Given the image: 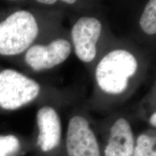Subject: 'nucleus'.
I'll return each mask as SVG.
<instances>
[{"mask_svg": "<svg viewBox=\"0 0 156 156\" xmlns=\"http://www.w3.org/2000/svg\"><path fill=\"white\" fill-rule=\"evenodd\" d=\"M137 67V60L129 51L124 49L112 51L103 56L95 69L98 85L109 94L122 93Z\"/></svg>", "mask_w": 156, "mask_h": 156, "instance_id": "obj_1", "label": "nucleus"}, {"mask_svg": "<svg viewBox=\"0 0 156 156\" xmlns=\"http://www.w3.org/2000/svg\"><path fill=\"white\" fill-rule=\"evenodd\" d=\"M34 15L26 10L11 14L0 23V54L14 56L30 47L38 35Z\"/></svg>", "mask_w": 156, "mask_h": 156, "instance_id": "obj_2", "label": "nucleus"}, {"mask_svg": "<svg viewBox=\"0 0 156 156\" xmlns=\"http://www.w3.org/2000/svg\"><path fill=\"white\" fill-rule=\"evenodd\" d=\"M40 93L39 84L14 69L0 72V107L15 110L36 99Z\"/></svg>", "mask_w": 156, "mask_h": 156, "instance_id": "obj_3", "label": "nucleus"}, {"mask_svg": "<svg viewBox=\"0 0 156 156\" xmlns=\"http://www.w3.org/2000/svg\"><path fill=\"white\" fill-rule=\"evenodd\" d=\"M66 156H103L97 136L85 117L76 115L68 123Z\"/></svg>", "mask_w": 156, "mask_h": 156, "instance_id": "obj_4", "label": "nucleus"}, {"mask_svg": "<svg viewBox=\"0 0 156 156\" xmlns=\"http://www.w3.org/2000/svg\"><path fill=\"white\" fill-rule=\"evenodd\" d=\"M101 31L100 20L93 17H80L73 25L72 39L76 56L80 61L88 63L94 59Z\"/></svg>", "mask_w": 156, "mask_h": 156, "instance_id": "obj_5", "label": "nucleus"}, {"mask_svg": "<svg viewBox=\"0 0 156 156\" xmlns=\"http://www.w3.org/2000/svg\"><path fill=\"white\" fill-rule=\"evenodd\" d=\"M71 51V44L68 41L58 38L47 46H31L25 54V60L34 71L40 72L63 63L69 56Z\"/></svg>", "mask_w": 156, "mask_h": 156, "instance_id": "obj_6", "label": "nucleus"}, {"mask_svg": "<svg viewBox=\"0 0 156 156\" xmlns=\"http://www.w3.org/2000/svg\"><path fill=\"white\" fill-rule=\"evenodd\" d=\"M38 134L36 145L43 153L48 154L57 149L62 141V122L54 108L44 106L36 116Z\"/></svg>", "mask_w": 156, "mask_h": 156, "instance_id": "obj_7", "label": "nucleus"}, {"mask_svg": "<svg viewBox=\"0 0 156 156\" xmlns=\"http://www.w3.org/2000/svg\"><path fill=\"white\" fill-rule=\"evenodd\" d=\"M133 130L126 119L119 118L110 126L103 156H132L135 145Z\"/></svg>", "mask_w": 156, "mask_h": 156, "instance_id": "obj_8", "label": "nucleus"}, {"mask_svg": "<svg viewBox=\"0 0 156 156\" xmlns=\"http://www.w3.org/2000/svg\"><path fill=\"white\" fill-rule=\"evenodd\" d=\"M132 156H156V137L155 134H140L135 140Z\"/></svg>", "mask_w": 156, "mask_h": 156, "instance_id": "obj_9", "label": "nucleus"}, {"mask_svg": "<svg viewBox=\"0 0 156 156\" xmlns=\"http://www.w3.org/2000/svg\"><path fill=\"white\" fill-rule=\"evenodd\" d=\"M140 25L146 34H156V1L151 0L146 4L140 20Z\"/></svg>", "mask_w": 156, "mask_h": 156, "instance_id": "obj_10", "label": "nucleus"}, {"mask_svg": "<svg viewBox=\"0 0 156 156\" xmlns=\"http://www.w3.org/2000/svg\"><path fill=\"white\" fill-rule=\"evenodd\" d=\"M20 150V141L16 136L0 135V156H17Z\"/></svg>", "mask_w": 156, "mask_h": 156, "instance_id": "obj_11", "label": "nucleus"}, {"mask_svg": "<svg viewBox=\"0 0 156 156\" xmlns=\"http://www.w3.org/2000/svg\"><path fill=\"white\" fill-rule=\"evenodd\" d=\"M150 124L152 126L155 127L156 126V113L154 112L153 114L151 115V118H150Z\"/></svg>", "mask_w": 156, "mask_h": 156, "instance_id": "obj_12", "label": "nucleus"}, {"mask_svg": "<svg viewBox=\"0 0 156 156\" xmlns=\"http://www.w3.org/2000/svg\"><path fill=\"white\" fill-rule=\"evenodd\" d=\"M38 3H41V4H45V5H54L56 2V1L55 0H42V1H38Z\"/></svg>", "mask_w": 156, "mask_h": 156, "instance_id": "obj_13", "label": "nucleus"}, {"mask_svg": "<svg viewBox=\"0 0 156 156\" xmlns=\"http://www.w3.org/2000/svg\"><path fill=\"white\" fill-rule=\"evenodd\" d=\"M62 2L64 3H66V4H70V5H72V4H74L75 2V1H74V0H73V1H69V0H65V1H62Z\"/></svg>", "mask_w": 156, "mask_h": 156, "instance_id": "obj_14", "label": "nucleus"}]
</instances>
